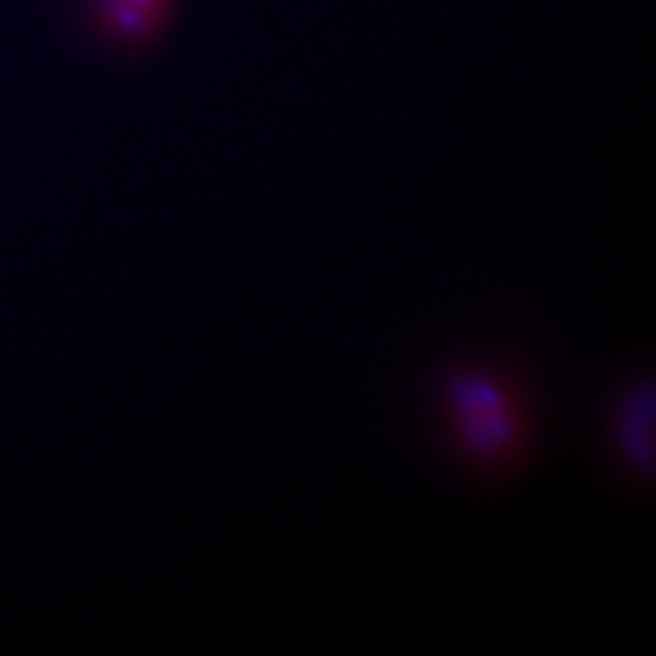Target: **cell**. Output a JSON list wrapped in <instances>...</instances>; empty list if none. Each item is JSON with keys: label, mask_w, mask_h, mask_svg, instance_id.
Returning <instances> with one entry per match:
<instances>
[{"label": "cell", "mask_w": 656, "mask_h": 656, "mask_svg": "<svg viewBox=\"0 0 656 656\" xmlns=\"http://www.w3.org/2000/svg\"><path fill=\"white\" fill-rule=\"evenodd\" d=\"M654 382L632 377L610 399L605 416L608 448L615 465L632 482H649L654 474Z\"/></svg>", "instance_id": "obj_2"}, {"label": "cell", "mask_w": 656, "mask_h": 656, "mask_svg": "<svg viewBox=\"0 0 656 656\" xmlns=\"http://www.w3.org/2000/svg\"><path fill=\"white\" fill-rule=\"evenodd\" d=\"M438 421L448 450L469 472L508 477L535 445V406L516 372L491 360H462L438 382Z\"/></svg>", "instance_id": "obj_1"}, {"label": "cell", "mask_w": 656, "mask_h": 656, "mask_svg": "<svg viewBox=\"0 0 656 656\" xmlns=\"http://www.w3.org/2000/svg\"><path fill=\"white\" fill-rule=\"evenodd\" d=\"M163 0H107V10L115 15L117 27L124 32H146L161 13Z\"/></svg>", "instance_id": "obj_3"}]
</instances>
